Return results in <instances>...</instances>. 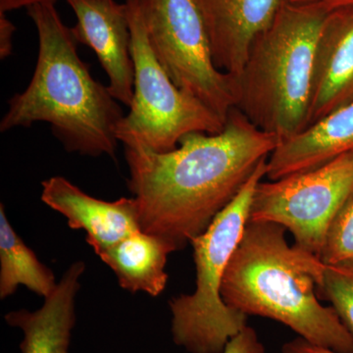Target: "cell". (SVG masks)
<instances>
[{"instance_id":"12","label":"cell","mask_w":353,"mask_h":353,"mask_svg":"<svg viewBox=\"0 0 353 353\" xmlns=\"http://www.w3.org/2000/svg\"><path fill=\"white\" fill-rule=\"evenodd\" d=\"M353 99V6L327 14L316 46L307 126Z\"/></svg>"},{"instance_id":"23","label":"cell","mask_w":353,"mask_h":353,"mask_svg":"<svg viewBox=\"0 0 353 353\" xmlns=\"http://www.w3.org/2000/svg\"><path fill=\"white\" fill-rule=\"evenodd\" d=\"M57 1V0H0V12L7 13L20 8H29L36 4L55 6Z\"/></svg>"},{"instance_id":"9","label":"cell","mask_w":353,"mask_h":353,"mask_svg":"<svg viewBox=\"0 0 353 353\" xmlns=\"http://www.w3.org/2000/svg\"><path fill=\"white\" fill-rule=\"evenodd\" d=\"M75 13L72 28L79 43L92 48L109 78L108 88L116 101L131 106L134 68L131 30L126 3L115 0H66Z\"/></svg>"},{"instance_id":"4","label":"cell","mask_w":353,"mask_h":353,"mask_svg":"<svg viewBox=\"0 0 353 353\" xmlns=\"http://www.w3.org/2000/svg\"><path fill=\"white\" fill-rule=\"evenodd\" d=\"M327 14L288 2L255 39L236 80V108L280 143L307 126L316 46Z\"/></svg>"},{"instance_id":"14","label":"cell","mask_w":353,"mask_h":353,"mask_svg":"<svg viewBox=\"0 0 353 353\" xmlns=\"http://www.w3.org/2000/svg\"><path fill=\"white\" fill-rule=\"evenodd\" d=\"M85 270L83 261H77L65 272L52 294L44 299L36 311L21 309L7 313L9 326L24 334L22 353H70L72 331L76 325V296L80 278Z\"/></svg>"},{"instance_id":"22","label":"cell","mask_w":353,"mask_h":353,"mask_svg":"<svg viewBox=\"0 0 353 353\" xmlns=\"http://www.w3.org/2000/svg\"><path fill=\"white\" fill-rule=\"evenodd\" d=\"M280 353H339L308 343L307 341L297 336L294 340L288 341L282 348Z\"/></svg>"},{"instance_id":"20","label":"cell","mask_w":353,"mask_h":353,"mask_svg":"<svg viewBox=\"0 0 353 353\" xmlns=\"http://www.w3.org/2000/svg\"><path fill=\"white\" fill-rule=\"evenodd\" d=\"M16 27L7 18L6 13L0 12V58L10 57L13 50V37Z\"/></svg>"},{"instance_id":"1","label":"cell","mask_w":353,"mask_h":353,"mask_svg":"<svg viewBox=\"0 0 353 353\" xmlns=\"http://www.w3.org/2000/svg\"><path fill=\"white\" fill-rule=\"evenodd\" d=\"M118 139L141 231L166 239L176 250L210 226L280 143L236 108L222 131L190 132L170 152H154L131 134Z\"/></svg>"},{"instance_id":"16","label":"cell","mask_w":353,"mask_h":353,"mask_svg":"<svg viewBox=\"0 0 353 353\" xmlns=\"http://www.w3.org/2000/svg\"><path fill=\"white\" fill-rule=\"evenodd\" d=\"M58 283L54 274L39 261L36 253L16 233L0 205V299L12 296L25 285L43 299L52 294Z\"/></svg>"},{"instance_id":"10","label":"cell","mask_w":353,"mask_h":353,"mask_svg":"<svg viewBox=\"0 0 353 353\" xmlns=\"http://www.w3.org/2000/svg\"><path fill=\"white\" fill-rule=\"evenodd\" d=\"M41 185V201L66 217L70 228L85 231L87 243L97 255L141 231L134 197L101 201L61 176H52Z\"/></svg>"},{"instance_id":"5","label":"cell","mask_w":353,"mask_h":353,"mask_svg":"<svg viewBox=\"0 0 353 353\" xmlns=\"http://www.w3.org/2000/svg\"><path fill=\"white\" fill-rule=\"evenodd\" d=\"M266 170L265 160L234 201L190 241L196 268V290L169 303L174 343L189 353H222L228 341L248 326V316L229 307L221 289L248 224L255 188L266 176Z\"/></svg>"},{"instance_id":"11","label":"cell","mask_w":353,"mask_h":353,"mask_svg":"<svg viewBox=\"0 0 353 353\" xmlns=\"http://www.w3.org/2000/svg\"><path fill=\"white\" fill-rule=\"evenodd\" d=\"M216 67L238 80L255 39L289 0H196Z\"/></svg>"},{"instance_id":"19","label":"cell","mask_w":353,"mask_h":353,"mask_svg":"<svg viewBox=\"0 0 353 353\" xmlns=\"http://www.w3.org/2000/svg\"><path fill=\"white\" fill-rule=\"evenodd\" d=\"M222 353H266V348L257 332L248 325L228 341Z\"/></svg>"},{"instance_id":"18","label":"cell","mask_w":353,"mask_h":353,"mask_svg":"<svg viewBox=\"0 0 353 353\" xmlns=\"http://www.w3.org/2000/svg\"><path fill=\"white\" fill-rule=\"evenodd\" d=\"M320 259L327 265L353 263V194L332 221Z\"/></svg>"},{"instance_id":"3","label":"cell","mask_w":353,"mask_h":353,"mask_svg":"<svg viewBox=\"0 0 353 353\" xmlns=\"http://www.w3.org/2000/svg\"><path fill=\"white\" fill-rule=\"evenodd\" d=\"M284 227L248 222L223 280V301L246 316L281 323L308 343L353 353V339L318 290L327 265L285 240Z\"/></svg>"},{"instance_id":"2","label":"cell","mask_w":353,"mask_h":353,"mask_svg":"<svg viewBox=\"0 0 353 353\" xmlns=\"http://www.w3.org/2000/svg\"><path fill=\"white\" fill-rule=\"evenodd\" d=\"M39 36V55L29 85L8 101L0 132L51 126L69 152L116 159L117 130L125 117L108 85L94 80L78 53V41L52 4L27 8Z\"/></svg>"},{"instance_id":"6","label":"cell","mask_w":353,"mask_h":353,"mask_svg":"<svg viewBox=\"0 0 353 353\" xmlns=\"http://www.w3.org/2000/svg\"><path fill=\"white\" fill-rule=\"evenodd\" d=\"M134 68V99L117 137L138 138L150 150L167 152L190 132L217 134L225 122L205 104L176 87L153 52L139 0H126Z\"/></svg>"},{"instance_id":"21","label":"cell","mask_w":353,"mask_h":353,"mask_svg":"<svg viewBox=\"0 0 353 353\" xmlns=\"http://www.w3.org/2000/svg\"><path fill=\"white\" fill-rule=\"evenodd\" d=\"M289 3L311 7L330 13L343 7L353 6V0H289Z\"/></svg>"},{"instance_id":"8","label":"cell","mask_w":353,"mask_h":353,"mask_svg":"<svg viewBox=\"0 0 353 353\" xmlns=\"http://www.w3.org/2000/svg\"><path fill=\"white\" fill-rule=\"evenodd\" d=\"M353 194V152L255 188L248 222L274 223L290 232L294 245L320 257L334 216Z\"/></svg>"},{"instance_id":"15","label":"cell","mask_w":353,"mask_h":353,"mask_svg":"<svg viewBox=\"0 0 353 353\" xmlns=\"http://www.w3.org/2000/svg\"><path fill=\"white\" fill-rule=\"evenodd\" d=\"M174 252L176 248L171 241L139 231L99 256L116 274L121 288L157 296L166 287L168 274L165 266Z\"/></svg>"},{"instance_id":"17","label":"cell","mask_w":353,"mask_h":353,"mask_svg":"<svg viewBox=\"0 0 353 353\" xmlns=\"http://www.w3.org/2000/svg\"><path fill=\"white\" fill-rule=\"evenodd\" d=\"M318 296L331 303L353 339V263L327 265Z\"/></svg>"},{"instance_id":"7","label":"cell","mask_w":353,"mask_h":353,"mask_svg":"<svg viewBox=\"0 0 353 353\" xmlns=\"http://www.w3.org/2000/svg\"><path fill=\"white\" fill-rule=\"evenodd\" d=\"M148 41L176 87L226 122L238 103V83L216 67L196 0H139Z\"/></svg>"},{"instance_id":"13","label":"cell","mask_w":353,"mask_h":353,"mask_svg":"<svg viewBox=\"0 0 353 353\" xmlns=\"http://www.w3.org/2000/svg\"><path fill=\"white\" fill-rule=\"evenodd\" d=\"M353 152V99L279 143L267 160V180L311 170Z\"/></svg>"}]
</instances>
